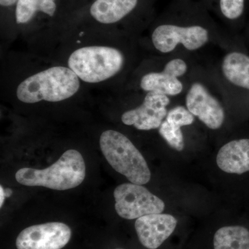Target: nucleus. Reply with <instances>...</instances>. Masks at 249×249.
<instances>
[{
	"mask_svg": "<svg viewBox=\"0 0 249 249\" xmlns=\"http://www.w3.org/2000/svg\"><path fill=\"white\" fill-rule=\"evenodd\" d=\"M78 78L71 69L52 67L22 81L17 89L18 98L25 103L64 101L76 94L79 89Z\"/></svg>",
	"mask_w": 249,
	"mask_h": 249,
	"instance_id": "nucleus-1",
	"label": "nucleus"
},
{
	"mask_svg": "<svg viewBox=\"0 0 249 249\" xmlns=\"http://www.w3.org/2000/svg\"><path fill=\"white\" fill-rule=\"evenodd\" d=\"M86 167L79 152L67 150L53 165L43 170L24 168L18 170L16 178L27 186H42L57 191L71 189L84 181Z\"/></svg>",
	"mask_w": 249,
	"mask_h": 249,
	"instance_id": "nucleus-2",
	"label": "nucleus"
},
{
	"mask_svg": "<svg viewBox=\"0 0 249 249\" xmlns=\"http://www.w3.org/2000/svg\"><path fill=\"white\" fill-rule=\"evenodd\" d=\"M100 145L108 163L131 183L143 185L150 181L151 173L146 160L124 134L106 131L101 134Z\"/></svg>",
	"mask_w": 249,
	"mask_h": 249,
	"instance_id": "nucleus-3",
	"label": "nucleus"
},
{
	"mask_svg": "<svg viewBox=\"0 0 249 249\" xmlns=\"http://www.w3.org/2000/svg\"><path fill=\"white\" fill-rule=\"evenodd\" d=\"M124 63L120 51L103 46L77 49L68 60L69 68L83 81L97 83L119 73Z\"/></svg>",
	"mask_w": 249,
	"mask_h": 249,
	"instance_id": "nucleus-4",
	"label": "nucleus"
},
{
	"mask_svg": "<svg viewBox=\"0 0 249 249\" xmlns=\"http://www.w3.org/2000/svg\"><path fill=\"white\" fill-rule=\"evenodd\" d=\"M114 196L116 213L126 219L161 213L165 209L164 202L142 185L132 183L119 185L114 192Z\"/></svg>",
	"mask_w": 249,
	"mask_h": 249,
	"instance_id": "nucleus-5",
	"label": "nucleus"
},
{
	"mask_svg": "<svg viewBox=\"0 0 249 249\" xmlns=\"http://www.w3.org/2000/svg\"><path fill=\"white\" fill-rule=\"evenodd\" d=\"M209 37V31L201 26L181 27L165 24L156 28L152 40L157 50L166 53L171 52L179 44L188 50H196L208 42Z\"/></svg>",
	"mask_w": 249,
	"mask_h": 249,
	"instance_id": "nucleus-6",
	"label": "nucleus"
},
{
	"mask_svg": "<svg viewBox=\"0 0 249 249\" xmlns=\"http://www.w3.org/2000/svg\"><path fill=\"white\" fill-rule=\"evenodd\" d=\"M71 231L62 222H49L24 229L16 240L18 249H62L70 242Z\"/></svg>",
	"mask_w": 249,
	"mask_h": 249,
	"instance_id": "nucleus-7",
	"label": "nucleus"
},
{
	"mask_svg": "<svg viewBox=\"0 0 249 249\" xmlns=\"http://www.w3.org/2000/svg\"><path fill=\"white\" fill-rule=\"evenodd\" d=\"M166 95L148 92L142 106L124 112L121 120L127 125H133L140 130L160 128L168 114L167 106L170 104Z\"/></svg>",
	"mask_w": 249,
	"mask_h": 249,
	"instance_id": "nucleus-8",
	"label": "nucleus"
},
{
	"mask_svg": "<svg viewBox=\"0 0 249 249\" xmlns=\"http://www.w3.org/2000/svg\"><path fill=\"white\" fill-rule=\"evenodd\" d=\"M187 109L209 128L222 127L225 113L222 105L200 83L192 85L186 98Z\"/></svg>",
	"mask_w": 249,
	"mask_h": 249,
	"instance_id": "nucleus-9",
	"label": "nucleus"
},
{
	"mask_svg": "<svg viewBox=\"0 0 249 249\" xmlns=\"http://www.w3.org/2000/svg\"><path fill=\"white\" fill-rule=\"evenodd\" d=\"M177 224L178 220L171 214H152L138 218L135 229L142 246L157 249L172 235Z\"/></svg>",
	"mask_w": 249,
	"mask_h": 249,
	"instance_id": "nucleus-10",
	"label": "nucleus"
},
{
	"mask_svg": "<svg viewBox=\"0 0 249 249\" xmlns=\"http://www.w3.org/2000/svg\"><path fill=\"white\" fill-rule=\"evenodd\" d=\"M218 167L225 173L241 175L249 171V139L228 142L218 152Z\"/></svg>",
	"mask_w": 249,
	"mask_h": 249,
	"instance_id": "nucleus-11",
	"label": "nucleus"
},
{
	"mask_svg": "<svg viewBox=\"0 0 249 249\" xmlns=\"http://www.w3.org/2000/svg\"><path fill=\"white\" fill-rule=\"evenodd\" d=\"M139 0H96L90 8V14L98 22L114 24L130 14Z\"/></svg>",
	"mask_w": 249,
	"mask_h": 249,
	"instance_id": "nucleus-12",
	"label": "nucleus"
},
{
	"mask_svg": "<svg viewBox=\"0 0 249 249\" xmlns=\"http://www.w3.org/2000/svg\"><path fill=\"white\" fill-rule=\"evenodd\" d=\"M224 76L232 84L249 90V56L240 52H232L222 62Z\"/></svg>",
	"mask_w": 249,
	"mask_h": 249,
	"instance_id": "nucleus-13",
	"label": "nucleus"
},
{
	"mask_svg": "<svg viewBox=\"0 0 249 249\" xmlns=\"http://www.w3.org/2000/svg\"><path fill=\"white\" fill-rule=\"evenodd\" d=\"M141 88L147 92H155L166 96H177L182 91L183 85L178 77L163 70L152 72L142 77Z\"/></svg>",
	"mask_w": 249,
	"mask_h": 249,
	"instance_id": "nucleus-14",
	"label": "nucleus"
},
{
	"mask_svg": "<svg viewBox=\"0 0 249 249\" xmlns=\"http://www.w3.org/2000/svg\"><path fill=\"white\" fill-rule=\"evenodd\" d=\"M214 249H249V231L240 226L221 228L214 235Z\"/></svg>",
	"mask_w": 249,
	"mask_h": 249,
	"instance_id": "nucleus-15",
	"label": "nucleus"
},
{
	"mask_svg": "<svg viewBox=\"0 0 249 249\" xmlns=\"http://www.w3.org/2000/svg\"><path fill=\"white\" fill-rule=\"evenodd\" d=\"M160 134L172 148L182 151L184 148V140L181 127L164 121L160 127Z\"/></svg>",
	"mask_w": 249,
	"mask_h": 249,
	"instance_id": "nucleus-16",
	"label": "nucleus"
},
{
	"mask_svg": "<svg viewBox=\"0 0 249 249\" xmlns=\"http://www.w3.org/2000/svg\"><path fill=\"white\" fill-rule=\"evenodd\" d=\"M39 12L38 0H18L16 6V19L18 24L30 22Z\"/></svg>",
	"mask_w": 249,
	"mask_h": 249,
	"instance_id": "nucleus-17",
	"label": "nucleus"
},
{
	"mask_svg": "<svg viewBox=\"0 0 249 249\" xmlns=\"http://www.w3.org/2000/svg\"><path fill=\"white\" fill-rule=\"evenodd\" d=\"M165 121L181 127L193 124L195 116L186 107L178 106L168 111Z\"/></svg>",
	"mask_w": 249,
	"mask_h": 249,
	"instance_id": "nucleus-18",
	"label": "nucleus"
},
{
	"mask_svg": "<svg viewBox=\"0 0 249 249\" xmlns=\"http://www.w3.org/2000/svg\"><path fill=\"white\" fill-rule=\"evenodd\" d=\"M245 0H219L221 13L227 19L235 20L242 16Z\"/></svg>",
	"mask_w": 249,
	"mask_h": 249,
	"instance_id": "nucleus-19",
	"label": "nucleus"
},
{
	"mask_svg": "<svg viewBox=\"0 0 249 249\" xmlns=\"http://www.w3.org/2000/svg\"><path fill=\"white\" fill-rule=\"evenodd\" d=\"M188 70L186 62L181 59H173L166 64L164 70L169 72L173 76L180 77L184 75Z\"/></svg>",
	"mask_w": 249,
	"mask_h": 249,
	"instance_id": "nucleus-20",
	"label": "nucleus"
},
{
	"mask_svg": "<svg viewBox=\"0 0 249 249\" xmlns=\"http://www.w3.org/2000/svg\"><path fill=\"white\" fill-rule=\"evenodd\" d=\"M39 12L53 16L57 9L55 0H38Z\"/></svg>",
	"mask_w": 249,
	"mask_h": 249,
	"instance_id": "nucleus-21",
	"label": "nucleus"
},
{
	"mask_svg": "<svg viewBox=\"0 0 249 249\" xmlns=\"http://www.w3.org/2000/svg\"><path fill=\"white\" fill-rule=\"evenodd\" d=\"M17 1L18 0H0V4L4 7H9V6L16 4Z\"/></svg>",
	"mask_w": 249,
	"mask_h": 249,
	"instance_id": "nucleus-22",
	"label": "nucleus"
},
{
	"mask_svg": "<svg viewBox=\"0 0 249 249\" xmlns=\"http://www.w3.org/2000/svg\"><path fill=\"white\" fill-rule=\"evenodd\" d=\"M0 196H1V197H0V206L2 207V205L4 204L5 197H6V195H5L4 189L1 186L0 187Z\"/></svg>",
	"mask_w": 249,
	"mask_h": 249,
	"instance_id": "nucleus-23",
	"label": "nucleus"
}]
</instances>
